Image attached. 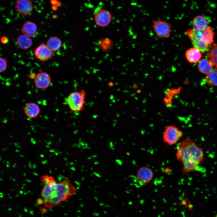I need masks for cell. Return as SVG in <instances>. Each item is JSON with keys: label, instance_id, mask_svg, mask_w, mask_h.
Masks as SVG:
<instances>
[{"label": "cell", "instance_id": "1", "mask_svg": "<svg viewBox=\"0 0 217 217\" xmlns=\"http://www.w3.org/2000/svg\"><path fill=\"white\" fill-rule=\"evenodd\" d=\"M41 179L43 184L41 193L42 199H41L46 207L60 206L62 202L76 193L75 187L68 179L57 183L52 176L45 175Z\"/></svg>", "mask_w": 217, "mask_h": 217}, {"label": "cell", "instance_id": "2", "mask_svg": "<svg viewBox=\"0 0 217 217\" xmlns=\"http://www.w3.org/2000/svg\"><path fill=\"white\" fill-rule=\"evenodd\" d=\"M176 156L177 160L182 163L183 174L200 171L204 153L202 149L193 140L186 139L179 143Z\"/></svg>", "mask_w": 217, "mask_h": 217}, {"label": "cell", "instance_id": "3", "mask_svg": "<svg viewBox=\"0 0 217 217\" xmlns=\"http://www.w3.org/2000/svg\"><path fill=\"white\" fill-rule=\"evenodd\" d=\"M86 93L83 89L71 93L66 99V103L70 112L77 113L85 109Z\"/></svg>", "mask_w": 217, "mask_h": 217}, {"label": "cell", "instance_id": "4", "mask_svg": "<svg viewBox=\"0 0 217 217\" xmlns=\"http://www.w3.org/2000/svg\"><path fill=\"white\" fill-rule=\"evenodd\" d=\"M153 28L157 36L159 38H169L172 31L171 24L167 21L161 20L153 21Z\"/></svg>", "mask_w": 217, "mask_h": 217}, {"label": "cell", "instance_id": "5", "mask_svg": "<svg viewBox=\"0 0 217 217\" xmlns=\"http://www.w3.org/2000/svg\"><path fill=\"white\" fill-rule=\"evenodd\" d=\"M183 135V132L176 127L172 125L167 126L163 134L164 141L168 145L176 144Z\"/></svg>", "mask_w": 217, "mask_h": 217}, {"label": "cell", "instance_id": "6", "mask_svg": "<svg viewBox=\"0 0 217 217\" xmlns=\"http://www.w3.org/2000/svg\"><path fill=\"white\" fill-rule=\"evenodd\" d=\"M202 31H199L194 29H189L186 32L185 34L192 42L193 47L199 49L200 51H207L209 45L203 43L201 40Z\"/></svg>", "mask_w": 217, "mask_h": 217}, {"label": "cell", "instance_id": "7", "mask_svg": "<svg viewBox=\"0 0 217 217\" xmlns=\"http://www.w3.org/2000/svg\"><path fill=\"white\" fill-rule=\"evenodd\" d=\"M35 57L43 62L51 59L55 55V52L51 50L44 43H41L35 50Z\"/></svg>", "mask_w": 217, "mask_h": 217}, {"label": "cell", "instance_id": "8", "mask_svg": "<svg viewBox=\"0 0 217 217\" xmlns=\"http://www.w3.org/2000/svg\"><path fill=\"white\" fill-rule=\"evenodd\" d=\"M112 16L110 13L104 9H99L96 12L94 20L98 26L104 27L108 26L111 22Z\"/></svg>", "mask_w": 217, "mask_h": 217}, {"label": "cell", "instance_id": "9", "mask_svg": "<svg viewBox=\"0 0 217 217\" xmlns=\"http://www.w3.org/2000/svg\"><path fill=\"white\" fill-rule=\"evenodd\" d=\"M154 173L152 170L147 166H142L137 170L136 174V179L140 184L149 183L152 179Z\"/></svg>", "mask_w": 217, "mask_h": 217}, {"label": "cell", "instance_id": "10", "mask_svg": "<svg viewBox=\"0 0 217 217\" xmlns=\"http://www.w3.org/2000/svg\"><path fill=\"white\" fill-rule=\"evenodd\" d=\"M16 11L25 16L29 15L34 8L33 1L28 0H18L15 2Z\"/></svg>", "mask_w": 217, "mask_h": 217}, {"label": "cell", "instance_id": "11", "mask_svg": "<svg viewBox=\"0 0 217 217\" xmlns=\"http://www.w3.org/2000/svg\"><path fill=\"white\" fill-rule=\"evenodd\" d=\"M36 86L39 89H45L48 87L51 83V78L46 72H40L37 74L34 79Z\"/></svg>", "mask_w": 217, "mask_h": 217}, {"label": "cell", "instance_id": "12", "mask_svg": "<svg viewBox=\"0 0 217 217\" xmlns=\"http://www.w3.org/2000/svg\"><path fill=\"white\" fill-rule=\"evenodd\" d=\"M20 30L24 34L31 38L36 34L37 26L34 23L29 20L27 21L23 24Z\"/></svg>", "mask_w": 217, "mask_h": 217}, {"label": "cell", "instance_id": "13", "mask_svg": "<svg viewBox=\"0 0 217 217\" xmlns=\"http://www.w3.org/2000/svg\"><path fill=\"white\" fill-rule=\"evenodd\" d=\"M24 112L26 115L30 118L36 117L40 112L39 105L34 102L27 103L24 108Z\"/></svg>", "mask_w": 217, "mask_h": 217}, {"label": "cell", "instance_id": "14", "mask_svg": "<svg viewBox=\"0 0 217 217\" xmlns=\"http://www.w3.org/2000/svg\"><path fill=\"white\" fill-rule=\"evenodd\" d=\"M185 56L188 61L191 63H195L199 61L201 58L202 54L199 49L193 47L186 51Z\"/></svg>", "mask_w": 217, "mask_h": 217}, {"label": "cell", "instance_id": "15", "mask_svg": "<svg viewBox=\"0 0 217 217\" xmlns=\"http://www.w3.org/2000/svg\"><path fill=\"white\" fill-rule=\"evenodd\" d=\"M214 35L212 27L208 26L204 30L202 31L201 40L204 43L210 45L214 42Z\"/></svg>", "mask_w": 217, "mask_h": 217}, {"label": "cell", "instance_id": "16", "mask_svg": "<svg viewBox=\"0 0 217 217\" xmlns=\"http://www.w3.org/2000/svg\"><path fill=\"white\" fill-rule=\"evenodd\" d=\"M192 24L194 29L203 31L208 26V22L203 16L198 15L196 16L193 19Z\"/></svg>", "mask_w": 217, "mask_h": 217}, {"label": "cell", "instance_id": "17", "mask_svg": "<svg viewBox=\"0 0 217 217\" xmlns=\"http://www.w3.org/2000/svg\"><path fill=\"white\" fill-rule=\"evenodd\" d=\"M17 44L19 48L23 49L30 48L32 45V39L31 38L24 34L19 36L17 38Z\"/></svg>", "mask_w": 217, "mask_h": 217}, {"label": "cell", "instance_id": "18", "mask_svg": "<svg viewBox=\"0 0 217 217\" xmlns=\"http://www.w3.org/2000/svg\"><path fill=\"white\" fill-rule=\"evenodd\" d=\"M213 66V64L209 59L203 58L199 61L198 67L201 73L207 74L212 71Z\"/></svg>", "mask_w": 217, "mask_h": 217}, {"label": "cell", "instance_id": "19", "mask_svg": "<svg viewBox=\"0 0 217 217\" xmlns=\"http://www.w3.org/2000/svg\"><path fill=\"white\" fill-rule=\"evenodd\" d=\"M62 42L61 39L56 36H53L47 40L46 45L52 51L55 52L60 49Z\"/></svg>", "mask_w": 217, "mask_h": 217}, {"label": "cell", "instance_id": "20", "mask_svg": "<svg viewBox=\"0 0 217 217\" xmlns=\"http://www.w3.org/2000/svg\"><path fill=\"white\" fill-rule=\"evenodd\" d=\"M206 54L214 66L217 68V44H213L211 49Z\"/></svg>", "mask_w": 217, "mask_h": 217}, {"label": "cell", "instance_id": "21", "mask_svg": "<svg viewBox=\"0 0 217 217\" xmlns=\"http://www.w3.org/2000/svg\"><path fill=\"white\" fill-rule=\"evenodd\" d=\"M206 79L209 85L212 86H217V71H212L206 74Z\"/></svg>", "mask_w": 217, "mask_h": 217}, {"label": "cell", "instance_id": "22", "mask_svg": "<svg viewBox=\"0 0 217 217\" xmlns=\"http://www.w3.org/2000/svg\"><path fill=\"white\" fill-rule=\"evenodd\" d=\"M101 47L102 50L107 51L110 49L112 46V43L108 39H104L101 41Z\"/></svg>", "mask_w": 217, "mask_h": 217}, {"label": "cell", "instance_id": "23", "mask_svg": "<svg viewBox=\"0 0 217 217\" xmlns=\"http://www.w3.org/2000/svg\"><path fill=\"white\" fill-rule=\"evenodd\" d=\"M0 72L2 73L7 69V61L2 57H0Z\"/></svg>", "mask_w": 217, "mask_h": 217}, {"label": "cell", "instance_id": "24", "mask_svg": "<svg viewBox=\"0 0 217 217\" xmlns=\"http://www.w3.org/2000/svg\"><path fill=\"white\" fill-rule=\"evenodd\" d=\"M8 41L9 40L8 38L6 36H4L1 38V42L3 44L7 43L8 42Z\"/></svg>", "mask_w": 217, "mask_h": 217}, {"label": "cell", "instance_id": "25", "mask_svg": "<svg viewBox=\"0 0 217 217\" xmlns=\"http://www.w3.org/2000/svg\"><path fill=\"white\" fill-rule=\"evenodd\" d=\"M36 75L33 73H31L29 74L28 75V77L30 79H34L36 77Z\"/></svg>", "mask_w": 217, "mask_h": 217}, {"label": "cell", "instance_id": "26", "mask_svg": "<svg viewBox=\"0 0 217 217\" xmlns=\"http://www.w3.org/2000/svg\"><path fill=\"white\" fill-rule=\"evenodd\" d=\"M58 1L56 0H52L50 1V3L52 5H57L58 3Z\"/></svg>", "mask_w": 217, "mask_h": 217}, {"label": "cell", "instance_id": "27", "mask_svg": "<svg viewBox=\"0 0 217 217\" xmlns=\"http://www.w3.org/2000/svg\"><path fill=\"white\" fill-rule=\"evenodd\" d=\"M58 6L57 5H52V10L54 11H56L58 9Z\"/></svg>", "mask_w": 217, "mask_h": 217}, {"label": "cell", "instance_id": "28", "mask_svg": "<svg viewBox=\"0 0 217 217\" xmlns=\"http://www.w3.org/2000/svg\"><path fill=\"white\" fill-rule=\"evenodd\" d=\"M170 170V169H169V168H166V169H165V171L166 173H168L169 172Z\"/></svg>", "mask_w": 217, "mask_h": 217}, {"label": "cell", "instance_id": "29", "mask_svg": "<svg viewBox=\"0 0 217 217\" xmlns=\"http://www.w3.org/2000/svg\"><path fill=\"white\" fill-rule=\"evenodd\" d=\"M58 17V16L57 15H54L52 17L53 18H56Z\"/></svg>", "mask_w": 217, "mask_h": 217}]
</instances>
